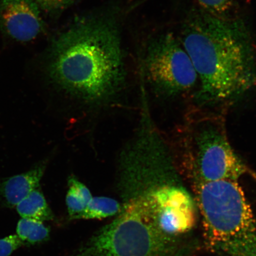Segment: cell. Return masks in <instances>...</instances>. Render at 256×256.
I'll return each instance as SVG.
<instances>
[{
  "label": "cell",
  "mask_w": 256,
  "mask_h": 256,
  "mask_svg": "<svg viewBox=\"0 0 256 256\" xmlns=\"http://www.w3.org/2000/svg\"><path fill=\"white\" fill-rule=\"evenodd\" d=\"M180 40L200 82L195 96L200 104L232 103L256 86V52L242 19L192 10L182 24Z\"/></svg>",
  "instance_id": "6da1fadb"
},
{
  "label": "cell",
  "mask_w": 256,
  "mask_h": 256,
  "mask_svg": "<svg viewBox=\"0 0 256 256\" xmlns=\"http://www.w3.org/2000/svg\"><path fill=\"white\" fill-rule=\"evenodd\" d=\"M122 52L119 25L114 18H86L54 41L48 73L57 84L80 97L100 100L123 80Z\"/></svg>",
  "instance_id": "7a4b0ae2"
},
{
  "label": "cell",
  "mask_w": 256,
  "mask_h": 256,
  "mask_svg": "<svg viewBox=\"0 0 256 256\" xmlns=\"http://www.w3.org/2000/svg\"><path fill=\"white\" fill-rule=\"evenodd\" d=\"M193 186L210 248L222 256H256V218L238 181Z\"/></svg>",
  "instance_id": "3957f363"
},
{
  "label": "cell",
  "mask_w": 256,
  "mask_h": 256,
  "mask_svg": "<svg viewBox=\"0 0 256 256\" xmlns=\"http://www.w3.org/2000/svg\"><path fill=\"white\" fill-rule=\"evenodd\" d=\"M178 248L160 232L148 198L142 194L70 256H176Z\"/></svg>",
  "instance_id": "277c9868"
},
{
  "label": "cell",
  "mask_w": 256,
  "mask_h": 256,
  "mask_svg": "<svg viewBox=\"0 0 256 256\" xmlns=\"http://www.w3.org/2000/svg\"><path fill=\"white\" fill-rule=\"evenodd\" d=\"M187 128L183 162L192 183L238 181L251 172L233 149L222 120L202 118Z\"/></svg>",
  "instance_id": "5b68a950"
},
{
  "label": "cell",
  "mask_w": 256,
  "mask_h": 256,
  "mask_svg": "<svg viewBox=\"0 0 256 256\" xmlns=\"http://www.w3.org/2000/svg\"><path fill=\"white\" fill-rule=\"evenodd\" d=\"M145 64L150 82L166 97L184 94L198 82V74L190 56L172 32L160 34L150 41Z\"/></svg>",
  "instance_id": "8992f818"
},
{
  "label": "cell",
  "mask_w": 256,
  "mask_h": 256,
  "mask_svg": "<svg viewBox=\"0 0 256 256\" xmlns=\"http://www.w3.org/2000/svg\"><path fill=\"white\" fill-rule=\"evenodd\" d=\"M0 28L18 41L34 39L44 28L36 3L32 0H0Z\"/></svg>",
  "instance_id": "52a82bcc"
},
{
  "label": "cell",
  "mask_w": 256,
  "mask_h": 256,
  "mask_svg": "<svg viewBox=\"0 0 256 256\" xmlns=\"http://www.w3.org/2000/svg\"><path fill=\"white\" fill-rule=\"evenodd\" d=\"M47 161L38 163L27 172L0 179V194L10 207H16L38 188L46 172Z\"/></svg>",
  "instance_id": "ba28073f"
},
{
  "label": "cell",
  "mask_w": 256,
  "mask_h": 256,
  "mask_svg": "<svg viewBox=\"0 0 256 256\" xmlns=\"http://www.w3.org/2000/svg\"><path fill=\"white\" fill-rule=\"evenodd\" d=\"M22 218L47 222L54 219V215L46 198L39 190H35L16 206Z\"/></svg>",
  "instance_id": "9c48e42d"
},
{
  "label": "cell",
  "mask_w": 256,
  "mask_h": 256,
  "mask_svg": "<svg viewBox=\"0 0 256 256\" xmlns=\"http://www.w3.org/2000/svg\"><path fill=\"white\" fill-rule=\"evenodd\" d=\"M16 232L22 241L30 244L46 242L50 238V230L43 222L26 218L19 220Z\"/></svg>",
  "instance_id": "30bf717a"
},
{
  "label": "cell",
  "mask_w": 256,
  "mask_h": 256,
  "mask_svg": "<svg viewBox=\"0 0 256 256\" xmlns=\"http://www.w3.org/2000/svg\"><path fill=\"white\" fill-rule=\"evenodd\" d=\"M122 210L120 204L110 198L92 197L88 204L80 219L101 220L119 214Z\"/></svg>",
  "instance_id": "8fae6325"
},
{
  "label": "cell",
  "mask_w": 256,
  "mask_h": 256,
  "mask_svg": "<svg viewBox=\"0 0 256 256\" xmlns=\"http://www.w3.org/2000/svg\"><path fill=\"white\" fill-rule=\"evenodd\" d=\"M200 8L208 14L222 18L234 17L236 0H196Z\"/></svg>",
  "instance_id": "7c38bea8"
},
{
  "label": "cell",
  "mask_w": 256,
  "mask_h": 256,
  "mask_svg": "<svg viewBox=\"0 0 256 256\" xmlns=\"http://www.w3.org/2000/svg\"><path fill=\"white\" fill-rule=\"evenodd\" d=\"M69 185L66 196V204L71 219H80L87 206V203L75 188Z\"/></svg>",
  "instance_id": "4fadbf2b"
},
{
  "label": "cell",
  "mask_w": 256,
  "mask_h": 256,
  "mask_svg": "<svg viewBox=\"0 0 256 256\" xmlns=\"http://www.w3.org/2000/svg\"><path fill=\"white\" fill-rule=\"evenodd\" d=\"M26 244L17 234L0 239V256H10L12 252Z\"/></svg>",
  "instance_id": "5bb4252c"
},
{
  "label": "cell",
  "mask_w": 256,
  "mask_h": 256,
  "mask_svg": "<svg viewBox=\"0 0 256 256\" xmlns=\"http://www.w3.org/2000/svg\"><path fill=\"white\" fill-rule=\"evenodd\" d=\"M42 9L49 12H56L68 8L76 0H36Z\"/></svg>",
  "instance_id": "9a60e30c"
}]
</instances>
